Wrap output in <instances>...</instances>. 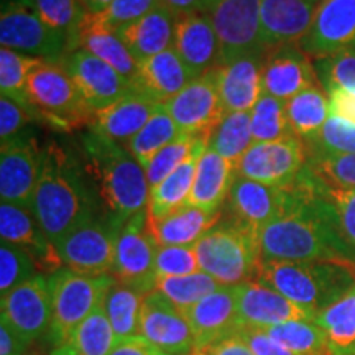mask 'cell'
<instances>
[{"mask_svg":"<svg viewBox=\"0 0 355 355\" xmlns=\"http://www.w3.org/2000/svg\"><path fill=\"white\" fill-rule=\"evenodd\" d=\"M235 176L237 168L230 165L227 159L222 158L214 150L206 148L198 162L188 206L207 212H220V207L227 201Z\"/></svg>","mask_w":355,"mask_h":355,"instance_id":"obj_30","label":"cell"},{"mask_svg":"<svg viewBox=\"0 0 355 355\" xmlns=\"http://www.w3.org/2000/svg\"><path fill=\"white\" fill-rule=\"evenodd\" d=\"M308 166L326 184L355 189V153L339 157H308Z\"/></svg>","mask_w":355,"mask_h":355,"instance_id":"obj_50","label":"cell"},{"mask_svg":"<svg viewBox=\"0 0 355 355\" xmlns=\"http://www.w3.org/2000/svg\"><path fill=\"white\" fill-rule=\"evenodd\" d=\"M121 229L107 216H97L73 230L55 245L63 266L91 277L112 275Z\"/></svg>","mask_w":355,"mask_h":355,"instance_id":"obj_9","label":"cell"},{"mask_svg":"<svg viewBox=\"0 0 355 355\" xmlns=\"http://www.w3.org/2000/svg\"><path fill=\"white\" fill-rule=\"evenodd\" d=\"M308 157H339L355 153V125L331 115L321 130L304 140Z\"/></svg>","mask_w":355,"mask_h":355,"instance_id":"obj_45","label":"cell"},{"mask_svg":"<svg viewBox=\"0 0 355 355\" xmlns=\"http://www.w3.org/2000/svg\"><path fill=\"white\" fill-rule=\"evenodd\" d=\"M139 334L168 355H191L196 347L188 319L157 290L145 296Z\"/></svg>","mask_w":355,"mask_h":355,"instance_id":"obj_19","label":"cell"},{"mask_svg":"<svg viewBox=\"0 0 355 355\" xmlns=\"http://www.w3.org/2000/svg\"><path fill=\"white\" fill-rule=\"evenodd\" d=\"M316 0H260V24L263 46L300 43L313 24Z\"/></svg>","mask_w":355,"mask_h":355,"instance_id":"obj_25","label":"cell"},{"mask_svg":"<svg viewBox=\"0 0 355 355\" xmlns=\"http://www.w3.org/2000/svg\"><path fill=\"white\" fill-rule=\"evenodd\" d=\"M220 212H207L194 206H184L162 219H150V229L159 247L194 245L220 220Z\"/></svg>","mask_w":355,"mask_h":355,"instance_id":"obj_32","label":"cell"},{"mask_svg":"<svg viewBox=\"0 0 355 355\" xmlns=\"http://www.w3.org/2000/svg\"><path fill=\"white\" fill-rule=\"evenodd\" d=\"M209 17L219 38V66L265 51L260 0H216Z\"/></svg>","mask_w":355,"mask_h":355,"instance_id":"obj_11","label":"cell"},{"mask_svg":"<svg viewBox=\"0 0 355 355\" xmlns=\"http://www.w3.org/2000/svg\"><path fill=\"white\" fill-rule=\"evenodd\" d=\"M0 321L32 345L40 337L48 336L53 306L50 282L43 275H35L28 282L13 288L0 301Z\"/></svg>","mask_w":355,"mask_h":355,"instance_id":"obj_13","label":"cell"},{"mask_svg":"<svg viewBox=\"0 0 355 355\" xmlns=\"http://www.w3.org/2000/svg\"><path fill=\"white\" fill-rule=\"evenodd\" d=\"M0 44L50 63H63L73 51L69 40L44 24L38 13L21 0L3 7L0 15Z\"/></svg>","mask_w":355,"mask_h":355,"instance_id":"obj_8","label":"cell"},{"mask_svg":"<svg viewBox=\"0 0 355 355\" xmlns=\"http://www.w3.org/2000/svg\"><path fill=\"white\" fill-rule=\"evenodd\" d=\"M313 60L355 48V0H322L298 43Z\"/></svg>","mask_w":355,"mask_h":355,"instance_id":"obj_18","label":"cell"},{"mask_svg":"<svg viewBox=\"0 0 355 355\" xmlns=\"http://www.w3.org/2000/svg\"><path fill=\"white\" fill-rule=\"evenodd\" d=\"M176 19V13L159 2L141 19L122 26L115 33L140 66L148 58L173 46Z\"/></svg>","mask_w":355,"mask_h":355,"instance_id":"obj_28","label":"cell"},{"mask_svg":"<svg viewBox=\"0 0 355 355\" xmlns=\"http://www.w3.org/2000/svg\"><path fill=\"white\" fill-rule=\"evenodd\" d=\"M44 148L33 139L17 137L0 148V199L32 211V202L42 173Z\"/></svg>","mask_w":355,"mask_h":355,"instance_id":"obj_14","label":"cell"},{"mask_svg":"<svg viewBox=\"0 0 355 355\" xmlns=\"http://www.w3.org/2000/svg\"><path fill=\"white\" fill-rule=\"evenodd\" d=\"M78 50H84L117 69L123 78L135 84L139 78V63L133 60L117 33L91 24L84 15L78 33Z\"/></svg>","mask_w":355,"mask_h":355,"instance_id":"obj_33","label":"cell"},{"mask_svg":"<svg viewBox=\"0 0 355 355\" xmlns=\"http://www.w3.org/2000/svg\"><path fill=\"white\" fill-rule=\"evenodd\" d=\"M314 68L326 91L340 87L355 92V48L314 60Z\"/></svg>","mask_w":355,"mask_h":355,"instance_id":"obj_48","label":"cell"},{"mask_svg":"<svg viewBox=\"0 0 355 355\" xmlns=\"http://www.w3.org/2000/svg\"><path fill=\"white\" fill-rule=\"evenodd\" d=\"M191 355H255L252 352L250 347L243 343V340L237 334L227 337L222 343L216 344L214 347L202 354H191Z\"/></svg>","mask_w":355,"mask_h":355,"instance_id":"obj_58","label":"cell"},{"mask_svg":"<svg viewBox=\"0 0 355 355\" xmlns=\"http://www.w3.org/2000/svg\"><path fill=\"white\" fill-rule=\"evenodd\" d=\"M314 322L324 332L329 355H355V285L321 311Z\"/></svg>","mask_w":355,"mask_h":355,"instance_id":"obj_35","label":"cell"},{"mask_svg":"<svg viewBox=\"0 0 355 355\" xmlns=\"http://www.w3.org/2000/svg\"><path fill=\"white\" fill-rule=\"evenodd\" d=\"M145 296V293L133 286L123 285L117 279L110 286L104 300V309L117 340L140 336V314Z\"/></svg>","mask_w":355,"mask_h":355,"instance_id":"obj_36","label":"cell"},{"mask_svg":"<svg viewBox=\"0 0 355 355\" xmlns=\"http://www.w3.org/2000/svg\"><path fill=\"white\" fill-rule=\"evenodd\" d=\"M48 282L51 290L53 316L46 339L53 349L63 344L92 311L104 304L115 278L112 275L91 277L63 266L51 273Z\"/></svg>","mask_w":355,"mask_h":355,"instance_id":"obj_6","label":"cell"},{"mask_svg":"<svg viewBox=\"0 0 355 355\" xmlns=\"http://www.w3.org/2000/svg\"><path fill=\"white\" fill-rule=\"evenodd\" d=\"M99 196L83 162L64 146H44L42 173L32 202V214L53 245L99 216Z\"/></svg>","mask_w":355,"mask_h":355,"instance_id":"obj_2","label":"cell"},{"mask_svg":"<svg viewBox=\"0 0 355 355\" xmlns=\"http://www.w3.org/2000/svg\"><path fill=\"white\" fill-rule=\"evenodd\" d=\"M180 128L189 135H209L225 115L217 87V68L193 79L180 94L165 104Z\"/></svg>","mask_w":355,"mask_h":355,"instance_id":"obj_15","label":"cell"},{"mask_svg":"<svg viewBox=\"0 0 355 355\" xmlns=\"http://www.w3.org/2000/svg\"><path fill=\"white\" fill-rule=\"evenodd\" d=\"M173 48L194 78L217 68L220 46L209 13L178 17Z\"/></svg>","mask_w":355,"mask_h":355,"instance_id":"obj_23","label":"cell"},{"mask_svg":"<svg viewBox=\"0 0 355 355\" xmlns=\"http://www.w3.org/2000/svg\"><path fill=\"white\" fill-rule=\"evenodd\" d=\"M33 117H40L35 109L24 107L19 102L8 99L6 96L0 97V140L2 144L20 137V132L24 130L26 123L32 122Z\"/></svg>","mask_w":355,"mask_h":355,"instance_id":"obj_53","label":"cell"},{"mask_svg":"<svg viewBox=\"0 0 355 355\" xmlns=\"http://www.w3.org/2000/svg\"><path fill=\"white\" fill-rule=\"evenodd\" d=\"M40 58L21 55L19 51L2 48L0 50V92L8 99L19 102L24 107L33 109L28 101V76L40 63Z\"/></svg>","mask_w":355,"mask_h":355,"instance_id":"obj_42","label":"cell"},{"mask_svg":"<svg viewBox=\"0 0 355 355\" xmlns=\"http://www.w3.org/2000/svg\"><path fill=\"white\" fill-rule=\"evenodd\" d=\"M81 153L86 175L110 220L123 227L148 207L150 184L145 170L125 146L89 130L81 140Z\"/></svg>","mask_w":355,"mask_h":355,"instance_id":"obj_3","label":"cell"},{"mask_svg":"<svg viewBox=\"0 0 355 355\" xmlns=\"http://www.w3.org/2000/svg\"><path fill=\"white\" fill-rule=\"evenodd\" d=\"M30 344L7 322L0 321V355H25Z\"/></svg>","mask_w":355,"mask_h":355,"instance_id":"obj_56","label":"cell"},{"mask_svg":"<svg viewBox=\"0 0 355 355\" xmlns=\"http://www.w3.org/2000/svg\"><path fill=\"white\" fill-rule=\"evenodd\" d=\"M159 2L180 17L191 13H209L216 0H159Z\"/></svg>","mask_w":355,"mask_h":355,"instance_id":"obj_57","label":"cell"},{"mask_svg":"<svg viewBox=\"0 0 355 355\" xmlns=\"http://www.w3.org/2000/svg\"><path fill=\"white\" fill-rule=\"evenodd\" d=\"M28 101L40 117L60 128L91 125L94 110L87 105L63 64L42 60L28 76Z\"/></svg>","mask_w":355,"mask_h":355,"instance_id":"obj_7","label":"cell"},{"mask_svg":"<svg viewBox=\"0 0 355 355\" xmlns=\"http://www.w3.org/2000/svg\"><path fill=\"white\" fill-rule=\"evenodd\" d=\"M222 285L211 275L201 272L184 275V277L159 278L157 282V291L162 293L173 306L181 313L193 308L199 301L219 290Z\"/></svg>","mask_w":355,"mask_h":355,"instance_id":"obj_41","label":"cell"},{"mask_svg":"<svg viewBox=\"0 0 355 355\" xmlns=\"http://www.w3.org/2000/svg\"><path fill=\"white\" fill-rule=\"evenodd\" d=\"M35 263L33 257L28 252L13 243H0V295H7L13 288L33 278Z\"/></svg>","mask_w":355,"mask_h":355,"instance_id":"obj_47","label":"cell"},{"mask_svg":"<svg viewBox=\"0 0 355 355\" xmlns=\"http://www.w3.org/2000/svg\"><path fill=\"white\" fill-rule=\"evenodd\" d=\"M117 344L104 304L92 311L63 344L51 349L50 355H109Z\"/></svg>","mask_w":355,"mask_h":355,"instance_id":"obj_34","label":"cell"},{"mask_svg":"<svg viewBox=\"0 0 355 355\" xmlns=\"http://www.w3.org/2000/svg\"><path fill=\"white\" fill-rule=\"evenodd\" d=\"M250 125L254 141H277L296 137L288 121L286 102L266 92L250 110Z\"/></svg>","mask_w":355,"mask_h":355,"instance_id":"obj_40","label":"cell"},{"mask_svg":"<svg viewBox=\"0 0 355 355\" xmlns=\"http://www.w3.org/2000/svg\"><path fill=\"white\" fill-rule=\"evenodd\" d=\"M261 261H334L355 266V245L309 166L291 184L290 206L259 234Z\"/></svg>","mask_w":355,"mask_h":355,"instance_id":"obj_1","label":"cell"},{"mask_svg":"<svg viewBox=\"0 0 355 355\" xmlns=\"http://www.w3.org/2000/svg\"><path fill=\"white\" fill-rule=\"evenodd\" d=\"M38 13L44 24L69 40L71 48H78V33L86 8L81 0H21ZM74 51V50H73Z\"/></svg>","mask_w":355,"mask_h":355,"instance_id":"obj_43","label":"cell"},{"mask_svg":"<svg viewBox=\"0 0 355 355\" xmlns=\"http://www.w3.org/2000/svg\"><path fill=\"white\" fill-rule=\"evenodd\" d=\"M237 314L242 327L266 331L288 321H314L316 314L295 304L259 279L235 285Z\"/></svg>","mask_w":355,"mask_h":355,"instance_id":"obj_17","label":"cell"},{"mask_svg":"<svg viewBox=\"0 0 355 355\" xmlns=\"http://www.w3.org/2000/svg\"><path fill=\"white\" fill-rule=\"evenodd\" d=\"M206 135H189V133H181L178 139L171 144L163 146L155 157L145 165V175L148 181L150 189L162 183L165 178L171 175L186 158L196 148L198 141Z\"/></svg>","mask_w":355,"mask_h":355,"instance_id":"obj_46","label":"cell"},{"mask_svg":"<svg viewBox=\"0 0 355 355\" xmlns=\"http://www.w3.org/2000/svg\"><path fill=\"white\" fill-rule=\"evenodd\" d=\"M316 68L300 44H282L265 56L263 92L279 101H290L300 92L319 87Z\"/></svg>","mask_w":355,"mask_h":355,"instance_id":"obj_22","label":"cell"},{"mask_svg":"<svg viewBox=\"0 0 355 355\" xmlns=\"http://www.w3.org/2000/svg\"><path fill=\"white\" fill-rule=\"evenodd\" d=\"M319 189L334 209L344 235L355 245V189L334 188L322 180H319Z\"/></svg>","mask_w":355,"mask_h":355,"instance_id":"obj_52","label":"cell"},{"mask_svg":"<svg viewBox=\"0 0 355 355\" xmlns=\"http://www.w3.org/2000/svg\"><path fill=\"white\" fill-rule=\"evenodd\" d=\"M266 332L298 355H329L324 332L314 321H288L270 327Z\"/></svg>","mask_w":355,"mask_h":355,"instance_id":"obj_44","label":"cell"},{"mask_svg":"<svg viewBox=\"0 0 355 355\" xmlns=\"http://www.w3.org/2000/svg\"><path fill=\"white\" fill-rule=\"evenodd\" d=\"M61 64L94 112L109 107L133 89L117 69L84 50L71 51Z\"/></svg>","mask_w":355,"mask_h":355,"instance_id":"obj_20","label":"cell"},{"mask_svg":"<svg viewBox=\"0 0 355 355\" xmlns=\"http://www.w3.org/2000/svg\"><path fill=\"white\" fill-rule=\"evenodd\" d=\"M158 102L133 87L109 107L97 110L89 130L125 145L152 119Z\"/></svg>","mask_w":355,"mask_h":355,"instance_id":"obj_27","label":"cell"},{"mask_svg":"<svg viewBox=\"0 0 355 355\" xmlns=\"http://www.w3.org/2000/svg\"><path fill=\"white\" fill-rule=\"evenodd\" d=\"M291 186L272 188L235 176L227 198L229 219L259 237L261 229L290 206Z\"/></svg>","mask_w":355,"mask_h":355,"instance_id":"obj_16","label":"cell"},{"mask_svg":"<svg viewBox=\"0 0 355 355\" xmlns=\"http://www.w3.org/2000/svg\"><path fill=\"white\" fill-rule=\"evenodd\" d=\"M158 3L159 0H114L104 12L94 13V15L86 13V19L101 28L117 32L122 26L141 19Z\"/></svg>","mask_w":355,"mask_h":355,"instance_id":"obj_49","label":"cell"},{"mask_svg":"<svg viewBox=\"0 0 355 355\" xmlns=\"http://www.w3.org/2000/svg\"><path fill=\"white\" fill-rule=\"evenodd\" d=\"M199 268L222 286L257 278L260 266L259 237L230 219L219 220L194 243Z\"/></svg>","mask_w":355,"mask_h":355,"instance_id":"obj_5","label":"cell"},{"mask_svg":"<svg viewBox=\"0 0 355 355\" xmlns=\"http://www.w3.org/2000/svg\"><path fill=\"white\" fill-rule=\"evenodd\" d=\"M109 355H163L159 349L141 336H132L127 339L117 340Z\"/></svg>","mask_w":355,"mask_h":355,"instance_id":"obj_55","label":"cell"},{"mask_svg":"<svg viewBox=\"0 0 355 355\" xmlns=\"http://www.w3.org/2000/svg\"><path fill=\"white\" fill-rule=\"evenodd\" d=\"M158 247L150 229L148 209L135 214L119 232L112 277L145 295L155 291L158 282L155 272Z\"/></svg>","mask_w":355,"mask_h":355,"instance_id":"obj_10","label":"cell"},{"mask_svg":"<svg viewBox=\"0 0 355 355\" xmlns=\"http://www.w3.org/2000/svg\"><path fill=\"white\" fill-rule=\"evenodd\" d=\"M255 279L318 316L355 285V266L334 261H260Z\"/></svg>","mask_w":355,"mask_h":355,"instance_id":"obj_4","label":"cell"},{"mask_svg":"<svg viewBox=\"0 0 355 355\" xmlns=\"http://www.w3.org/2000/svg\"><path fill=\"white\" fill-rule=\"evenodd\" d=\"M0 237L28 252L44 272L55 273L63 268L56 247L48 241L30 209L10 202L0 204Z\"/></svg>","mask_w":355,"mask_h":355,"instance_id":"obj_26","label":"cell"},{"mask_svg":"<svg viewBox=\"0 0 355 355\" xmlns=\"http://www.w3.org/2000/svg\"><path fill=\"white\" fill-rule=\"evenodd\" d=\"M308 166V150L298 137L277 141H254L237 165V175L272 186L288 188Z\"/></svg>","mask_w":355,"mask_h":355,"instance_id":"obj_12","label":"cell"},{"mask_svg":"<svg viewBox=\"0 0 355 355\" xmlns=\"http://www.w3.org/2000/svg\"><path fill=\"white\" fill-rule=\"evenodd\" d=\"M286 114L293 133L301 140H308L321 130L331 117L329 96L319 87H311L286 101Z\"/></svg>","mask_w":355,"mask_h":355,"instance_id":"obj_38","label":"cell"},{"mask_svg":"<svg viewBox=\"0 0 355 355\" xmlns=\"http://www.w3.org/2000/svg\"><path fill=\"white\" fill-rule=\"evenodd\" d=\"M155 272L157 278L184 277L201 272L194 245H165L158 247L155 259Z\"/></svg>","mask_w":355,"mask_h":355,"instance_id":"obj_51","label":"cell"},{"mask_svg":"<svg viewBox=\"0 0 355 355\" xmlns=\"http://www.w3.org/2000/svg\"><path fill=\"white\" fill-rule=\"evenodd\" d=\"M112 2L114 0H81L83 7L86 8V12L92 13V15H94V13L104 12Z\"/></svg>","mask_w":355,"mask_h":355,"instance_id":"obj_59","label":"cell"},{"mask_svg":"<svg viewBox=\"0 0 355 355\" xmlns=\"http://www.w3.org/2000/svg\"><path fill=\"white\" fill-rule=\"evenodd\" d=\"M265 51L217 66V87L227 112H250L263 94Z\"/></svg>","mask_w":355,"mask_h":355,"instance_id":"obj_24","label":"cell"},{"mask_svg":"<svg viewBox=\"0 0 355 355\" xmlns=\"http://www.w3.org/2000/svg\"><path fill=\"white\" fill-rule=\"evenodd\" d=\"M254 144L250 112H227L209 133L207 148L214 150L237 168L243 155Z\"/></svg>","mask_w":355,"mask_h":355,"instance_id":"obj_37","label":"cell"},{"mask_svg":"<svg viewBox=\"0 0 355 355\" xmlns=\"http://www.w3.org/2000/svg\"><path fill=\"white\" fill-rule=\"evenodd\" d=\"M163 355H168V354H163Z\"/></svg>","mask_w":355,"mask_h":355,"instance_id":"obj_61","label":"cell"},{"mask_svg":"<svg viewBox=\"0 0 355 355\" xmlns=\"http://www.w3.org/2000/svg\"><path fill=\"white\" fill-rule=\"evenodd\" d=\"M193 79L196 78L186 68L175 48L170 46L168 50L140 63L139 78L133 87L152 97L158 104H166L176 94H180Z\"/></svg>","mask_w":355,"mask_h":355,"instance_id":"obj_29","label":"cell"},{"mask_svg":"<svg viewBox=\"0 0 355 355\" xmlns=\"http://www.w3.org/2000/svg\"><path fill=\"white\" fill-rule=\"evenodd\" d=\"M183 314L196 343L193 354L206 352L227 337L237 334L242 327L237 314L235 286H220Z\"/></svg>","mask_w":355,"mask_h":355,"instance_id":"obj_21","label":"cell"},{"mask_svg":"<svg viewBox=\"0 0 355 355\" xmlns=\"http://www.w3.org/2000/svg\"><path fill=\"white\" fill-rule=\"evenodd\" d=\"M181 135V130L178 128L171 115L165 109V104H159L155 110L145 127L137 133L130 141H127L125 148L141 166L145 168L146 163L157 155L163 146L171 144L173 140Z\"/></svg>","mask_w":355,"mask_h":355,"instance_id":"obj_39","label":"cell"},{"mask_svg":"<svg viewBox=\"0 0 355 355\" xmlns=\"http://www.w3.org/2000/svg\"><path fill=\"white\" fill-rule=\"evenodd\" d=\"M316 2H318V3H321V2H322V0H316Z\"/></svg>","mask_w":355,"mask_h":355,"instance_id":"obj_60","label":"cell"},{"mask_svg":"<svg viewBox=\"0 0 355 355\" xmlns=\"http://www.w3.org/2000/svg\"><path fill=\"white\" fill-rule=\"evenodd\" d=\"M207 140H209V135L202 137L198 141L193 153L170 176L165 178L162 183L150 189L148 207H146L150 219H162V217L188 206V199L191 191H193L194 178H196L198 162L204 153V150L207 148Z\"/></svg>","mask_w":355,"mask_h":355,"instance_id":"obj_31","label":"cell"},{"mask_svg":"<svg viewBox=\"0 0 355 355\" xmlns=\"http://www.w3.org/2000/svg\"><path fill=\"white\" fill-rule=\"evenodd\" d=\"M237 336L250 347L255 355H298L288 350L285 345L277 343L266 331L241 327L237 331Z\"/></svg>","mask_w":355,"mask_h":355,"instance_id":"obj_54","label":"cell"}]
</instances>
